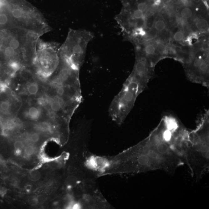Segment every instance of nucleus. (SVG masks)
I'll return each mask as SVG.
<instances>
[{
	"label": "nucleus",
	"instance_id": "19",
	"mask_svg": "<svg viewBox=\"0 0 209 209\" xmlns=\"http://www.w3.org/2000/svg\"><path fill=\"white\" fill-rule=\"evenodd\" d=\"M184 35L181 31H178L175 33L174 35V38L176 41H181L184 40Z\"/></svg>",
	"mask_w": 209,
	"mask_h": 209
},
{
	"label": "nucleus",
	"instance_id": "18",
	"mask_svg": "<svg viewBox=\"0 0 209 209\" xmlns=\"http://www.w3.org/2000/svg\"><path fill=\"white\" fill-rule=\"evenodd\" d=\"M14 146L16 151H20L24 148L23 142L20 140H17L14 142Z\"/></svg>",
	"mask_w": 209,
	"mask_h": 209
},
{
	"label": "nucleus",
	"instance_id": "17",
	"mask_svg": "<svg viewBox=\"0 0 209 209\" xmlns=\"http://www.w3.org/2000/svg\"><path fill=\"white\" fill-rule=\"evenodd\" d=\"M29 140L33 143H36L40 140V136L38 133H34L31 134L29 137Z\"/></svg>",
	"mask_w": 209,
	"mask_h": 209
},
{
	"label": "nucleus",
	"instance_id": "6",
	"mask_svg": "<svg viewBox=\"0 0 209 209\" xmlns=\"http://www.w3.org/2000/svg\"><path fill=\"white\" fill-rule=\"evenodd\" d=\"M142 92L138 84L127 78L109 108V115L117 125L123 124L133 109L137 97Z\"/></svg>",
	"mask_w": 209,
	"mask_h": 209
},
{
	"label": "nucleus",
	"instance_id": "5",
	"mask_svg": "<svg viewBox=\"0 0 209 209\" xmlns=\"http://www.w3.org/2000/svg\"><path fill=\"white\" fill-rule=\"evenodd\" d=\"M94 37V34L87 30L70 29L66 40L60 47L59 56L80 68L88 44Z\"/></svg>",
	"mask_w": 209,
	"mask_h": 209
},
{
	"label": "nucleus",
	"instance_id": "20",
	"mask_svg": "<svg viewBox=\"0 0 209 209\" xmlns=\"http://www.w3.org/2000/svg\"><path fill=\"white\" fill-rule=\"evenodd\" d=\"M156 47L158 52L161 54H164L166 53V47L164 43L160 42H158L157 43Z\"/></svg>",
	"mask_w": 209,
	"mask_h": 209
},
{
	"label": "nucleus",
	"instance_id": "8",
	"mask_svg": "<svg viewBox=\"0 0 209 209\" xmlns=\"http://www.w3.org/2000/svg\"><path fill=\"white\" fill-rule=\"evenodd\" d=\"M153 65L144 55L137 51L136 61L133 72L128 78L136 83L143 91L147 87L148 84L153 76Z\"/></svg>",
	"mask_w": 209,
	"mask_h": 209
},
{
	"label": "nucleus",
	"instance_id": "16",
	"mask_svg": "<svg viewBox=\"0 0 209 209\" xmlns=\"http://www.w3.org/2000/svg\"><path fill=\"white\" fill-rule=\"evenodd\" d=\"M35 151V147L33 145H29L24 148V153L26 156H30L34 154Z\"/></svg>",
	"mask_w": 209,
	"mask_h": 209
},
{
	"label": "nucleus",
	"instance_id": "1",
	"mask_svg": "<svg viewBox=\"0 0 209 209\" xmlns=\"http://www.w3.org/2000/svg\"><path fill=\"white\" fill-rule=\"evenodd\" d=\"M185 164L179 125L164 117L148 136L116 155L100 156L99 177L112 175H134L161 170L174 174Z\"/></svg>",
	"mask_w": 209,
	"mask_h": 209
},
{
	"label": "nucleus",
	"instance_id": "10",
	"mask_svg": "<svg viewBox=\"0 0 209 209\" xmlns=\"http://www.w3.org/2000/svg\"><path fill=\"white\" fill-rule=\"evenodd\" d=\"M42 110L40 108L31 106L25 112V116L29 120H38L42 115Z\"/></svg>",
	"mask_w": 209,
	"mask_h": 209
},
{
	"label": "nucleus",
	"instance_id": "13",
	"mask_svg": "<svg viewBox=\"0 0 209 209\" xmlns=\"http://www.w3.org/2000/svg\"><path fill=\"white\" fill-rule=\"evenodd\" d=\"M155 48L153 45L149 44L146 45L144 49V51L146 55H145L146 58L148 56H152L154 55L155 52Z\"/></svg>",
	"mask_w": 209,
	"mask_h": 209
},
{
	"label": "nucleus",
	"instance_id": "12",
	"mask_svg": "<svg viewBox=\"0 0 209 209\" xmlns=\"http://www.w3.org/2000/svg\"><path fill=\"white\" fill-rule=\"evenodd\" d=\"M196 27L197 30L201 31H205L208 29V24L206 19L201 18L198 19L196 23Z\"/></svg>",
	"mask_w": 209,
	"mask_h": 209
},
{
	"label": "nucleus",
	"instance_id": "2",
	"mask_svg": "<svg viewBox=\"0 0 209 209\" xmlns=\"http://www.w3.org/2000/svg\"><path fill=\"white\" fill-rule=\"evenodd\" d=\"M40 36L19 28L0 31V60L23 68L33 64Z\"/></svg>",
	"mask_w": 209,
	"mask_h": 209
},
{
	"label": "nucleus",
	"instance_id": "7",
	"mask_svg": "<svg viewBox=\"0 0 209 209\" xmlns=\"http://www.w3.org/2000/svg\"><path fill=\"white\" fill-rule=\"evenodd\" d=\"M58 43L38 41L36 56L34 64L38 67V73L43 77L53 74L59 64V50Z\"/></svg>",
	"mask_w": 209,
	"mask_h": 209
},
{
	"label": "nucleus",
	"instance_id": "15",
	"mask_svg": "<svg viewBox=\"0 0 209 209\" xmlns=\"http://www.w3.org/2000/svg\"><path fill=\"white\" fill-rule=\"evenodd\" d=\"M181 17L184 19H188L192 17V10L188 8H184L181 13Z\"/></svg>",
	"mask_w": 209,
	"mask_h": 209
},
{
	"label": "nucleus",
	"instance_id": "4",
	"mask_svg": "<svg viewBox=\"0 0 209 209\" xmlns=\"http://www.w3.org/2000/svg\"><path fill=\"white\" fill-rule=\"evenodd\" d=\"M8 10L16 28L39 36L51 30L46 19L35 6L26 0H6Z\"/></svg>",
	"mask_w": 209,
	"mask_h": 209
},
{
	"label": "nucleus",
	"instance_id": "11",
	"mask_svg": "<svg viewBox=\"0 0 209 209\" xmlns=\"http://www.w3.org/2000/svg\"><path fill=\"white\" fill-rule=\"evenodd\" d=\"M39 89L38 85L35 82L29 83L26 88L27 94L31 96L36 95L38 93Z\"/></svg>",
	"mask_w": 209,
	"mask_h": 209
},
{
	"label": "nucleus",
	"instance_id": "9",
	"mask_svg": "<svg viewBox=\"0 0 209 209\" xmlns=\"http://www.w3.org/2000/svg\"><path fill=\"white\" fill-rule=\"evenodd\" d=\"M14 101L8 92V89L0 91V116L7 120L11 118L14 112Z\"/></svg>",
	"mask_w": 209,
	"mask_h": 209
},
{
	"label": "nucleus",
	"instance_id": "21",
	"mask_svg": "<svg viewBox=\"0 0 209 209\" xmlns=\"http://www.w3.org/2000/svg\"><path fill=\"white\" fill-rule=\"evenodd\" d=\"M28 201L30 205L32 206L36 205L38 202V198L35 197H32L29 199Z\"/></svg>",
	"mask_w": 209,
	"mask_h": 209
},
{
	"label": "nucleus",
	"instance_id": "14",
	"mask_svg": "<svg viewBox=\"0 0 209 209\" xmlns=\"http://www.w3.org/2000/svg\"><path fill=\"white\" fill-rule=\"evenodd\" d=\"M166 27V23L162 20L156 21L154 25L155 29L158 32H161L164 30Z\"/></svg>",
	"mask_w": 209,
	"mask_h": 209
},
{
	"label": "nucleus",
	"instance_id": "24",
	"mask_svg": "<svg viewBox=\"0 0 209 209\" xmlns=\"http://www.w3.org/2000/svg\"><path fill=\"white\" fill-rule=\"evenodd\" d=\"M161 0H155L154 5L155 6H158L161 4Z\"/></svg>",
	"mask_w": 209,
	"mask_h": 209
},
{
	"label": "nucleus",
	"instance_id": "23",
	"mask_svg": "<svg viewBox=\"0 0 209 209\" xmlns=\"http://www.w3.org/2000/svg\"><path fill=\"white\" fill-rule=\"evenodd\" d=\"M181 3L184 6H187L189 5V0H180Z\"/></svg>",
	"mask_w": 209,
	"mask_h": 209
},
{
	"label": "nucleus",
	"instance_id": "22",
	"mask_svg": "<svg viewBox=\"0 0 209 209\" xmlns=\"http://www.w3.org/2000/svg\"><path fill=\"white\" fill-rule=\"evenodd\" d=\"M202 50L203 51H207L208 50V44L207 43H204L202 44L201 46Z\"/></svg>",
	"mask_w": 209,
	"mask_h": 209
},
{
	"label": "nucleus",
	"instance_id": "3",
	"mask_svg": "<svg viewBox=\"0 0 209 209\" xmlns=\"http://www.w3.org/2000/svg\"><path fill=\"white\" fill-rule=\"evenodd\" d=\"M209 113L207 110L199 117L195 130L189 132L184 151L185 164L197 181L209 171Z\"/></svg>",
	"mask_w": 209,
	"mask_h": 209
}]
</instances>
